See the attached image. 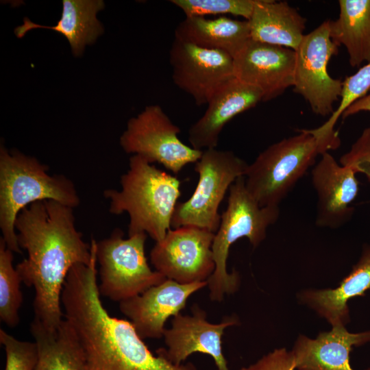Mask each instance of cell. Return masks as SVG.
Wrapping results in <instances>:
<instances>
[{
    "instance_id": "obj_4",
    "label": "cell",
    "mask_w": 370,
    "mask_h": 370,
    "mask_svg": "<svg viewBox=\"0 0 370 370\" xmlns=\"http://www.w3.org/2000/svg\"><path fill=\"white\" fill-rule=\"evenodd\" d=\"M48 167L34 157L0 147V228L6 246L21 254L15 222L32 203L53 200L74 208L80 203L73 182L62 174L49 175Z\"/></svg>"
},
{
    "instance_id": "obj_24",
    "label": "cell",
    "mask_w": 370,
    "mask_h": 370,
    "mask_svg": "<svg viewBox=\"0 0 370 370\" xmlns=\"http://www.w3.org/2000/svg\"><path fill=\"white\" fill-rule=\"evenodd\" d=\"M338 5V17L330 23V38L345 46L349 64L359 66L370 61V0H339Z\"/></svg>"
},
{
    "instance_id": "obj_26",
    "label": "cell",
    "mask_w": 370,
    "mask_h": 370,
    "mask_svg": "<svg viewBox=\"0 0 370 370\" xmlns=\"http://www.w3.org/2000/svg\"><path fill=\"white\" fill-rule=\"evenodd\" d=\"M13 251L0 238V319L7 326L20 323L19 310L23 303L22 280L13 266Z\"/></svg>"
},
{
    "instance_id": "obj_8",
    "label": "cell",
    "mask_w": 370,
    "mask_h": 370,
    "mask_svg": "<svg viewBox=\"0 0 370 370\" xmlns=\"http://www.w3.org/2000/svg\"><path fill=\"white\" fill-rule=\"evenodd\" d=\"M248 165L232 151L204 150L195 164L197 187L188 200L177 204L171 227L194 226L216 233L221 222L219 205L230 186L245 175Z\"/></svg>"
},
{
    "instance_id": "obj_11",
    "label": "cell",
    "mask_w": 370,
    "mask_h": 370,
    "mask_svg": "<svg viewBox=\"0 0 370 370\" xmlns=\"http://www.w3.org/2000/svg\"><path fill=\"white\" fill-rule=\"evenodd\" d=\"M214 234L194 226L170 229L150 251L156 271L180 284L206 282L214 273Z\"/></svg>"
},
{
    "instance_id": "obj_22",
    "label": "cell",
    "mask_w": 370,
    "mask_h": 370,
    "mask_svg": "<svg viewBox=\"0 0 370 370\" xmlns=\"http://www.w3.org/2000/svg\"><path fill=\"white\" fill-rule=\"evenodd\" d=\"M175 38L199 47L219 50L234 58L250 37L249 22L221 16L186 17L175 30Z\"/></svg>"
},
{
    "instance_id": "obj_6",
    "label": "cell",
    "mask_w": 370,
    "mask_h": 370,
    "mask_svg": "<svg viewBox=\"0 0 370 370\" xmlns=\"http://www.w3.org/2000/svg\"><path fill=\"white\" fill-rule=\"evenodd\" d=\"M297 131L269 146L247 168L246 188L260 206H279L317 156L327 152L308 129Z\"/></svg>"
},
{
    "instance_id": "obj_23",
    "label": "cell",
    "mask_w": 370,
    "mask_h": 370,
    "mask_svg": "<svg viewBox=\"0 0 370 370\" xmlns=\"http://www.w3.org/2000/svg\"><path fill=\"white\" fill-rule=\"evenodd\" d=\"M30 332L38 350L35 370H85L82 347L72 325L64 318L51 330L33 319Z\"/></svg>"
},
{
    "instance_id": "obj_27",
    "label": "cell",
    "mask_w": 370,
    "mask_h": 370,
    "mask_svg": "<svg viewBox=\"0 0 370 370\" xmlns=\"http://www.w3.org/2000/svg\"><path fill=\"white\" fill-rule=\"evenodd\" d=\"M257 0H171L186 17L232 14L248 21Z\"/></svg>"
},
{
    "instance_id": "obj_21",
    "label": "cell",
    "mask_w": 370,
    "mask_h": 370,
    "mask_svg": "<svg viewBox=\"0 0 370 370\" xmlns=\"http://www.w3.org/2000/svg\"><path fill=\"white\" fill-rule=\"evenodd\" d=\"M248 22L251 40L295 51L306 19L286 1L257 0Z\"/></svg>"
},
{
    "instance_id": "obj_2",
    "label": "cell",
    "mask_w": 370,
    "mask_h": 370,
    "mask_svg": "<svg viewBox=\"0 0 370 370\" xmlns=\"http://www.w3.org/2000/svg\"><path fill=\"white\" fill-rule=\"evenodd\" d=\"M97 256L88 265L73 266L61 297L64 318L82 347L85 370H199L191 362L179 365L153 354L130 321L112 317L101 299Z\"/></svg>"
},
{
    "instance_id": "obj_25",
    "label": "cell",
    "mask_w": 370,
    "mask_h": 370,
    "mask_svg": "<svg viewBox=\"0 0 370 370\" xmlns=\"http://www.w3.org/2000/svg\"><path fill=\"white\" fill-rule=\"evenodd\" d=\"M370 90V61L360 67L354 74L343 82L340 103L328 120L315 129H308L328 150L340 146V138L334 126L338 118L354 102L367 95Z\"/></svg>"
},
{
    "instance_id": "obj_14",
    "label": "cell",
    "mask_w": 370,
    "mask_h": 370,
    "mask_svg": "<svg viewBox=\"0 0 370 370\" xmlns=\"http://www.w3.org/2000/svg\"><path fill=\"white\" fill-rule=\"evenodd\" d=\"M234 77L258 88L262 101L282 95L293 85L295 51L249 40L233 58Z\"/></svg>"
},
{
    "instance_id": "obj_12",
    "label": "cell",
    "mask_w": 370,
    "mask_h": 370,
    "mask_svg": "<svg viewBox=\"0 0 370 370\" xmlns=\"http://www.w3.org/2000/svg\"><path fill=\"white\" fill-rule=\"evenodd\" d=\"M169 62L174 84L190 95L197 106L207 104L220 86L234 77L233 58L230 54L175 38Z\"/></svg>"
},
{
    "instance_id": "obj_28",
    "label": "cell",
    "mask_w": 370,
    "mask_h": 370,
    "mask_svg": "<svg viewBox=\"0 0 370 370\" xmlns=\"http://www.w3.org/2000/svg\"><path fill=\"white\" fill-rule=\"evenodd\" d=\"M0 343L5 353L4 370H35L38 350L34 341L18 340L0 329Z\"/></svg>"
},
{
    "instance_id": "obj_3",
    "label": "cell",
    "mask_w": 370,
    "mask_h": 370,
    "mask_svg": "<svg viewBox=\"0 0 370 370\" xmlns=\"http://www.w3.org/2000/svg\"><path fill=\"white\" fill-rule=\"evenodd\" d=\"M121 184L120 190L104 191V197L110 201V212L129 214V236L144 232L156 242L162 241L171 227L181 194L180 180L142 156L133 155Z\"/></svg>"
},
{
    "instance_id": "obj_20",
    "label": "cell",
    "mask_w": 370,
    "mask_h": 370,
    "mask_svg": "<svg viewBox=\"0 0 370 370\" xmlns=\"http://www.w3.org/2000/svg\"><path fill=\"white\" fill-rule=\"evenodd\" d=\"M102 0H64L61 17L54 26L35 23L27 17L14 29L18 38L37 28L49 29L63 35L68 40L74 56H80L86 45L92 44L103 32L97 19L98 12L104 8Z\"/></svg>"
},
{
    "instance_id": "obj_19",
    "label": "cell",
    "mask_w": 370,
    "mask_h": 370,
    "mask_svg": "<svg viewBox=\"0 0 370 370\" xmlns=\"http://www.w3.org/2000/svg\"><path fill=\"white\" fill-rule=\"evenodd\" d=\"M370 288V246L363 250L358 262L338 287L331 289H310L299 295L301 303L314 310L332 327L349 323V299L362 296Z\"/></svg>"
},
{
    "instance_id": "obj_29",
    "label": "cell",
    "mask_w": 370,
    "mask_h": 370,
    "mask_svg": "<svg viewBox=\"0 0 370 370\" xmlns=\"http://www.w3.org/2000/svg\"><path fill=\"white\" fill-rule=\"evenodd\" d=\"M340 164L361 173L370 181V127L365 128L350 149L340 158Z\"/></svg>"
},
{
    "instance_id": "obj_5",
    "label": "cell",
    "mask_w": 370,
    "mask_h": 370,
    "mask_svg": "<svg viewBox=\"0 0 370 370\" xmlns=\"http://www.w3.org/2000/svg\"><path fill=\"white\" fill-rule=\"evenodd\" d=\"M280 215L279 206H260L247 190L244 176L230 186L226 210L221 215L219 227L212 245L215 269L208 280L209 297L221 302L225 295L235 293L240 285L236 270L227 271V259L231 245L246 237L254 247L266 238L267 230Z\"/></svg>"
},
{
    "instance_id": "obj_13",
    "label": "cell",
    "mask_w": 370,
    "mask_h": 370,
    "mask_svg": "<svg viewBox=\"0 0 370 370\" xmlns=\"http://www.w3.org/2000/svg\"><path fill=\"white\" fill-rule=\"evenodd\" d=\"M236 317H227L219 323L207 320L206 312L197 304L192 307V314L181 312L173 317L171 328L164 330L166 347L156 353L170 362L179 365L194 353L207 354L213 358L217 370H230L222 349V336L225 330L238 325Z\"/></svg>"
},
{
    "instance_id": "obj_9",
    "label": "cell",
    "mask_w": 370,
    "mask_h": 370,
    "mask_svg": "<svg viewBox=\"0 0 370 370\" xmlns=\"http://www.w3.org/2000/svg\"><path fill=\"white\" fill-rule=\"evenodd\" d=\"M180 132L160 106H147L128 121L120 145L125 153L140 156L151 164L158 162L177 174L186 164L195 163L203 152L184 144L177 136Z\"/></svg>"
},
{
    "instance_id": "obj_10",
    "label": "cell",
    "mask_w": 370,
    "mask_h": 370,
    "mask_svg": "<svg viewBox=\"0 0 370 370\" xmlns=\"http://www.w3.org/2000/svg\"><path fill=\"white\" fill-rule=\"evenodd\" d=\"M330 20L304 34L296 49L293 76V90L301 95L312 110L321 116L331 115L333 105L341 97L343 82L332 78L328 65L338 46L330 35Z\"/></svg>"
},
{
    "instance_id": "obj_16",
    "label": "cell",
    "mask_w": 370,
    "mask_h": 370,
    "mask_svg": "<svg viewBox=\"0 0 370 370\" xmlns=\"http://www.w3.org/2000/svg\"><path fill=\"white\" fill-rule=\"evenodd\" d=\"M314 166L311 179L317 194L318 226L338 228L350 217V206L358 192L356 173L338 163L328 152L322 153Z\"/></svg>"
},
{
    "instance_id": "obj_31",
    "label": "cell",
    "mask_w": 370,
    "mask_h": 370,
    "mask_svg": "<svg viewBox=\"0 0 370 370\" xmlns=\"http://www.w3.org/2000/svg\"><path fill=\"white\" fill-rule=\"evenodd\" d=\"M363 111L370 112V90L364 97L350 105L343 113L341 116L343 119H345L349 116Z\"/></svg>"
},
{
    "instance_id": "obj_32",
    "label": "cell",
    "mask_w": 370,
    "mask_h": 370,
    "mask_svg": "<svg viewBox=\"0 0 370 370\" xmlns=\"http://www.w3.org/2000/svg\"><path fill=\"white\" fill-rule=\"evenodd\" d=\"M367 370H370V369H367Z\"/></svg>"
},
{
    "instance_id": "obj_15",
    "label": "cell",
    "mask_w": 370,
    "mask_h": 370,
    "mask_svg": "<svg viewBox=\"0 0 370 370\" xmlns=\"http://www.w3.org/2000/svg\"><path fill=\"white\" fill-rule=\"evenodd\" d=\"M207 286V281L183 284L165 279L142 294L119 303V309L141 338L159 339L163 337L166 320L180 313L188 299Z\"/></svg>"
},
{
    "instance_id": "obj_30",
    "label": "cell",
    "mask_w": 370,
    "mask_h": 370,
    "mask_svg": "<svg viewBox=\"0 0 370 370\" xmlns=\"http://www.w3.org/2000/svg\"><path fill=\"white\" fill-rule=\"evenodd\" d=\"M295 362L291 351L280 348L263 356L256 362L240 370H294Z\"/></svg>"
},
{
    "instance_id": "obj_7",
    "label": "cell",
    "mask_w": 370,
    "mask_h": 370,
    "mask_svg": "<svg viewBox=\"0 0 370 370\" xmlns=\"http://www.w3.org/2000/svg\"><path fill=\"white\" fill-rule=\"evenodd\" d=\"M147 234L144 232L123 238L119 229L96 243L99 264L101 297L121 303L144 293L166 279L150 268L145 253Z\"/></svg>"
},
{
    "instance_id": "obj_1",
    "label": "cell",
    "mask_w": 370,
    "mask_h": 370,
    "mask_svg": "<svg viewBox=\"0 0 370 370\" xmlns=\"http://www.w3.org/2000/svg\"><path fill=\"white\" fill-rule=\"evenodd\" d=\"M73 209L39 201L24 208L15 222L18 245L27 252L16 269L22 282L34 289V319L51 330L64 317L61 297L69 272L77 264L88 265L92 256L76 229Z\"/></svg>"
},
{
    "instance_id": "obj_17",
    "label": "cell",
    "mask_w": 370,
    "mask_h": 370,
    "mask_svg": "<svg viewBox=\"0 0 370 370\" xmlns=\"http://www.w3.org/2000/svg\"><path fill=\"white\" fill-rule=\"evenodd\" d=\"M262 101L261 91L236 77L226 82L212 95L203 116L188 130L193 148H216L224 126L236 115Z\"/></svg>"
},
{
    "instance_id": "obj_18",
    "label": "cell",
    "mask_w": 370,
    "mask_h": 370,
    "mask_svg": "<svg viewBox=\"0 0 370 370\" xmlns=\"http://www.w3.org/2000/svg\"><path fill=\"white\" fill-rule=\"evenodd\" d=\"M370 342V331L349 332L345 326H334L316 338L299 335L291 351L297 370H354L349 363L353 346Z\"/></svg>"
}]
</instances>
